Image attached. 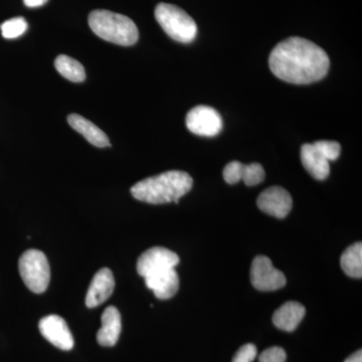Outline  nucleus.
Returning a JSON list of instances; mask_svg holds the SVG:
<instances>
[{"label": "nucleus", "instance_id": "1", "mask_svg": "<svg viewBox=\"0 0 362 362\" xmlns=\"http://www.w3.org/2000/svg\"><path fill=\"white\" fill-rule=\"evenodd\" d=\"M272 73L280 80L307 85L322 80L330 61L322 47L303 37H288L279 42L269 57Z\"/></svg>", "mask_w": 362, "mask_h": 362}, {"label": "nucleus", "instance_id": "2", "mask_svg": "<svg viewBox=\"0 0 362 362\" xmlns=\"http://www.w3.org/2000/svg\"><path fill=\"white\" fill-rule=\"evenodd\" d=\"M194 180L185 171L171 170L139 181L131 187V194L138 201L151 204L168 202L178 204L192 189Z\"/></svg>", "mask_w": 362, "mask_h": 362}, {"label": "nucleus", "instance_id": "3", "mask_svg": "<svg viewBox=\"0 0 362 362\" xmlns=\"http://www.w3.org/2000/svg\"><path fill=\"white\" fill-rule=\"evenodd\" d=\"M89 25L98 37L124 47L135 45L139 37L134 21L123 14L103 9L90 13Z\"/></svg>", "mask_w": 362, "mask_h": 362}, {"label": "nucleus", "instance_id": "4", "mask_svg": "<svg viewBox=\"0 0 362 362\" xmlns=\"http://www.w3.org/2000/svg\"><path fill=\"white\" fill-rule=\"evenodd\" d=\"M157 23L171 39L188 44L197 37V25L194 18L180 7L173 4H159L156 8Z\"/></svg>", "mask_w": 362, "mask_h": 362}, {"label": "nucleus", "instance_id": "5", "mask_svg": "<svg viewBox=\"0 0 362 362\" xmlns=\"http://www.w3.org/2000/svg\"><path fill=\"white\" fill-rule=\"evenodd\" d=\"M18 270L26 287L33 293L40 294L47 289L51 280V269L44 252L39 250H28L21 255Z\"/></svg>", "mask_w": 362, "mask_h": 362}, {"label": "nucleus", "instance_id": "6", "mask_svg": "<svg viewBox=\"0 0 362 362\" xmlns=\"http://www.w3.org/2000/svg\"><path fill=\"white\" fill-rule=\"evenodd\" d=\"M252 284L259 291H276L286 285V277L277 270L268 257L258 256L254 259L251 268Z\"/></svg>", "mask_w": 362, "mask_h": 362}, {"label": "nucleus", "instance_id": "7", "mask_svg": "<svg viewBox=\"0 0 362 362\" xmlns=\"http://www.w3.org/2000/svg\"><path fill=\"white\" fill-rule=\"evenodd\" d=\"M187 129L195 135L213 137L218 135L223 129V119L216 109L211 107H194L187 115Z\"/></svg>", "mask_w": 362, "mask_h": 362}, {"label": "nucleus", "instance_id": "8", "mask_svg": "<svg viewBox=\"0 0 362 362\" xmlns=\"http://www.w3.org/2000/svg\"><path fill=\"white\" fill-rule=\"evenodd\" d=\"M180 257L165 247H154L143 252L137 261V272L143 278L168 269L175 268Z\"/></svg>", "mask_w": 362, "mask_h": 362}, {"label": "nucleus", "instance_id": "9", "mask_svg": "<svg viewBox=\"0 0 362 362\" xmlns=\"http://www.w3.org/2000/svg\"><path fill=\"white\" fill-rule=\"evenodd\" d=\"M257 204L263 213L278 218H284L291 211V195L281 187L267 188L257 199Z\"/></svg>", "mask_w": 362, "mask_h": 362}, {"label": "nucleus", "instance_id": "10", "mask_svg": "<svg viewBox=\"0 0 362 362\" xmlns=\"http://www.w3.org/2000/svg\"><path fill=\"white\" fill-rule=\"evenodd\" d=\"M39 328L42 337L62 350L74 347V337L68 324L62 317L49 315L40 321Z\"/></svg>", "mask_w": 362, "mask_h": 362}, {"label": "nucleus", "instance_id": "11", "mask_svg": "<svg viewBox=\"0 0 362 362\" xmlns=\"http://www.w3.org/2000/svg\"><path fill=\"white\" fill-rule=\"evenodd\" d=\"M265 170L259 163L243 164L232 161L223 169V178L228 185L243 180L247 187H254L265 180Z\"/></svg>", "mask_w": 362, "mask_h": 362}, {"label": "nucleus", "instance_id": "12", "mask_svg": "<svg viewBox=\"0 0 362 362\" xmlns=\"http://www.w3.org/2000/svg\"><path fill=\"white\" fill-rule=\"evenodd\" d=\"M115 289V280L109 269L103 268L97 272L86 296V305L88 308H95L110 298Z\"/></svg>", "mask_w": 362, "mask_h": 362}, {"label": "nucleus", "instance_id": "13", "mask_svg": "<svg viewBox=\"0 0 362 362\" xmlns=\"http://www.w3.org/2000/svg\"><path fill=\"white\" fill-rule=\"evenodd\" d=\"M144 279L147 288L160 300L170 299L180 289V277L175 268L150 274Z\"/></svg>", "mask_w": 362, "mask_h": 362}, {"label": "nucleus", "instance_id": "14", "mask_svg": "<svg viewBox=\"0 0 362 362\" xmlns=\"http://www.w3.org/2000/svg\"><path fill=\"white\" fill-rule=\"evenodd\" d=\"M101 321V328L97 333V341L101 346H114L118 342L122 329L120 312L116 307H107L102 314Z\"/></svg>", "mask_w": 362, "mask_h": 362}, {"label": "nucleus", "instance_id": "15", "mask_svg": "<svg viewBox=\"0 0 362 362\" xmlns=\"http://www.w3.org/2000/svg\"><path fill=\"white\" fill-rule=\"evenodd\" d=\"M301 161L305 169L317 180H324L330 173L329 161L314 143L301 147Z\"/></svg>", "mask_w": 362, "mask_h": 362}, {"label": "nucleus", "instance_id": "16", "mask_svg": "<svg viewBox=\"0 0 362 362\" xmlns=\"http://www.w3.org/2000/svg\"><path fill=\"white\" fill-rule=\"evenodd\" d=\"M305 312L303 305L298 302H287L274 313V325L286 332H292L304 318Z\"/></svg>", "mask_w": 362, "mask_h": 362}, {"label": "nucleus", "instance_id": "17", "mask_svg": "<svg viewBox=\"0 0 362 362\" xmlns=\"http://www.w3.org/2000/svg\"><path fill=\"white\" fill-rule=\"evenodd\" d=\"M68 122L74 130L84 136L86 139L94 146L101 147V148L110 146L108 136L84 117L78 114H71L68 117Z\"/></svg>", "mask_w": 362, "mask_h": 362}, {"label": "nucleus", "instance_id": "18", "mask_svg": "<svg viewBox=\"0 0 362 362\" xmlns=\"http://www.w3.org/2000/svg\"><path fill=\"white\" fill-rule=\"evenodd\" d=\"M340 265L347 276L351 278L362 277V244L356 243L347 247L340 259Z\"/></svg>", "mask_w": 362, "mask_h": 362}, {"label": "nucleus", "instance_id": "19", "mask_svg": "<svg viewBox=\"0 0 362 362\" xmlns=\"http://www.w3.org/2000/svg\"><path fill=\"white\" fill-rule=\"evenodd\" d=\"M54 66L64 78L71 82L81 83L86 78L85 69L82 64L66 54H59L54 61Z\"/></svg>", "mask_w": 362, "mask_h": 362}, {"label": "nucleus", "instance_id": "20", "mask_svg": "<svg viewBox=\"0 0 362 362\" xmlns=\"http://www.w3.org/2000/svg\"><path fill=\"white\" fill-rule=\"evenodd\" d=\"M2 35L7 40L16 39L28 30V23L23 18H14L4 21L1 26Z\"/></svg>", "mask_w": 362, "mask_h": 362}, {"label": "nucleus", "instance_id": "21", "mask_svg": "<svg viewBox=\"0 0 362 362\" xmlns=\"http://www.w3.org/2000/svg\"><path fill=\"white\" fill-rule=\"evenodd\" d=\"M314 145L320 150L326 157L328 161H335L339 157L340 152H341V147L339 143L337 141H317Z\"/></svg>", "mask_w": 362, "mask_h": 362}, {"label": "nucleus", "instance_id": "22", "mask_svg": "<svg viewBox=\"0 0 362 362\" xmlns=\"http://www.w3.org/2000/svg\"><path fill=\"white\" fill-rule=\"evenodd\" d=\"M287 354L282 347L274 346L264 350L259 356V362H286Z\"/></svg>", "mask_w": 362, "mask_h": 362}, {"label": "nucleus", "instance_id": "23", "mask_svg": "<svg viewBox=\"0 0 362 362\" xmlns=\"http://www.w3.org/2000/svg\"><path fill=\"white\" fill-rule=\"evenodd\" d=\"M257 356V347L251 343L243 345L233 356L232 362H252Z\"/></svg>", "mask_w": 362, "mask_h": 362}, {"label": "nucleus", "instance_id": "24", "mask_svg": "<svg viewBox=\"0 0 362 362\" xmlns=\"http://www.w3.org/2000/svg\"><path fill=\"white\" fill-rule=\"evenodd\" d=\"M49 0H23L25 4L28 7H39L47 4Z\"/></svg>", "mask_w": 362, "mask_h": 362}, {"label": "nucleus", "instance_id": "25", "mask_svg": "<svg viewBox=\"0 0 362 362\" xmlns=\"http://www.w3.org/2000/svg\"><path fill=\"white\" fill-rule=\"evenodd\" d=\"M344 362H362V351L358 350L356 354L350 356Z\"/></svg>", "mask_w": 362, "mask_h": 362}]
</instances>
